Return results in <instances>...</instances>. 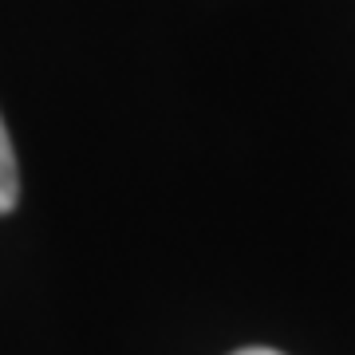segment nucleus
<instances>
[{
	"mask_svg": "<svg viewBox=\"0 0 355 355\" xmlns=\"http://www.w3.org/2000/svg\"><path fill=\"white\" fill-rule=\"evenodd\" d=\"M20 202V174H16V154H12V139L0 123V214H8Z\"/></svg>",
	"mask_w": 355,
	"mask_h": 355,
	"instance_id": "1",
	"label": "nucleus"
},
{
	"mask_svg": "<svg viewBox=\"0 0 355 355\" xmlns=\"http://www.w3.org/2000/svg\"><path fill=\"white\" fill-rule=\"evenodd\" d=\"M233 355H280V352H272V347H245V352H233Z\"/></svg>",
	"mask_w": 355,
	"mask_h": 355,
	"instance_id": "2",
	"label": "nucleus"
}]
</instances>
